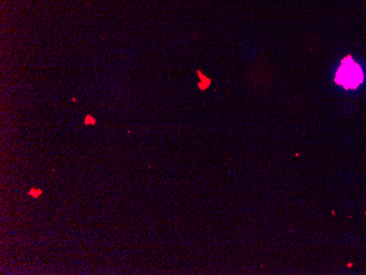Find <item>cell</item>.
<instances>
[{
  "mask_svg": "<svg viewBox=\"0 0 366 275\" xmlns=\"http://www.w3.org/2000/svg\"><path fill=\"white\" fill-rule=\"evenodd\" d=\"M364 72L361 66L351 56L343 58L335 74V82L347 90H355L361 86Z\"/></svg>",
  "mask_w": 366,
  "mask_h": 275,
  "instance_id": "6da1fadb",
  "label": "cell"
}]
</instances>
